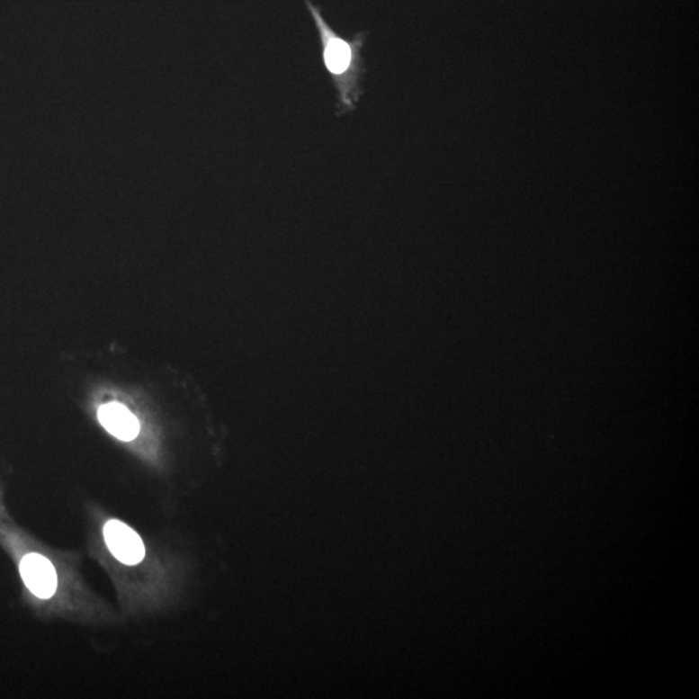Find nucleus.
<instances>
[{"mask_svg":"<svg viewBox=\"0 0 699 699\" xmlns=\"http://www.w3.org/2000/svg\"><path fill=\"white\" fill-rule=\"evenodd\" d=\"M20 574L25 586L32 595L42 600H49L58 588V572L51 561L42 554L31 553L20 563Z\"/></svg>","mask_w":699,"mask_h":699,"instance_id":"3","label":"nucleus"},{"mask_svg":"<svg viewBox=\"0 0 699 699\" xmlns=\"http://www.w3.org/2000/svg\"><path fill=\"white\" fill-rule=\"evenodd\" d=\"M104 539L111 553L125 565H138L146 556V548L140 536L117 519H112L105 524Z\"/></svg>","mask_w":699,"mask_h":699,"instance_id":"2","label":"nucleus"},{"mask_svg":"<svg viewBox=\"0 0 699 699\" xmlns=\"http://www.w3.org/2000/svg\"><path fill=\"white\" fill-rule=\"evenodd\" d=\"M97 416L103 426L121 441L130 442L137 438L140 425L138 418L122 404H104L100 407Z\"/></svg>","mask_w":699,"mask_h":699,"instance_id":"4","label":"nucleus"},{"mask_svg":"<svg viewBox=\"0 0 699 699\" xmlns=\"http://www.w3.org/2000/svg\"><path fill=\"white\" fill-rule=\"evenodd\" d=\"M305 4L320 40L324 67L337 91L338 114L349 113L355 109L362 96L365 73L362 49L367 37L365 34H356L351 40L342 37L324 19L320 7L311 0H305Z\"/></svg>","mask_w":699,"mask_h":699,"instance_id":"1","label":"nucleus"}]
</instances>
